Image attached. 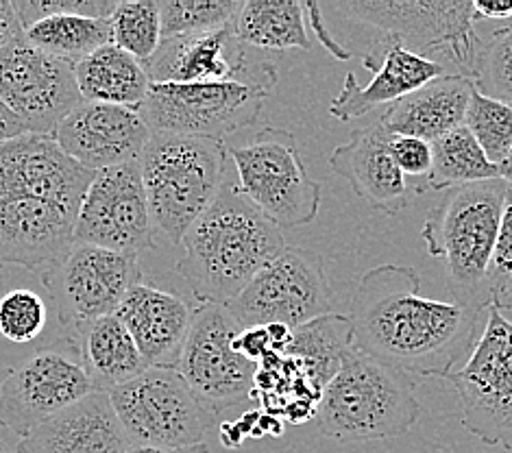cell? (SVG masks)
<instances>
[{
	"label": "cell",
	"mask_w": 512,
	"mask_h": 453,
	"mask_svg": "<svg viewBox=\"0 0 512 453\" xmlns=\"http://www.w3.org/2000/svg\"><path fill=\"white\" fill-rule=\"evenodd\" d=\"M489 305H495L497 310H510L512 312V281L510 284H506V286H502L499 288L497 292H493V297H491V303Z\"/></svg>",
	"instance_id": "obj_46"
},
{
	"label": "cell",
	"mask_w": 512,
	"mask_h": 453,
	"mask_svg": "<svg viewBox=\"0 0 512 453\" xmlns=\"http://www.w3.org/2000/svg\"><path fill=\"white\" fill-rule=\"evenodd\" d=\"M138 162L153 225L170 242L181 244L223 188L227 146L207 138L151 133Z\"/></svg>",
	"instance_id": "obj_5"
},
{
	"label": "cell",
	"mask_w": 512,
	"mask_h": 453,
	"mask_svg": "<svg viewBox=\"0 0 512 453\" xmlns=\"http://www.w3.org/2000/svg\"><path fill=\"white\" fill-rule=\"evenodd\" d=\"M0 379H3V375H0Z\"/></svg>",
	"instance_id": "obj_50"
},
{
	"label": "cell",
	"mask_w": 512,
	"mask_h": 453,
	"mask_svg": "<svg viewBox=\"0 0 512 453\" xmlns=\"http://www.w3.org/2000/svg\"><path fill=\"white\" fill-rule=\"evenodd\" d=\"M153 218L146 201L140 162L92 175L75 223V244L138 257L153 249Z\"/></svg>",
	"instance_id": "obj_16"
},
{
	"label": "cell",
	"mask_w": 512,
	"mask_h": 453,
	"mask_svg": "<svg viewBox=\"0 0 512 453\" xmlns=\"http://www.w3.org/2000/svg\"><path fill=\"white\" fill-rule=\"evenodd\" d=\"M499 168V179H504L508 186L512 188V149H510V153L506 155V159L502 164L497 166Z\"/></svg>",
	"instance_id": "obj_48"
},
{
	"label": "cell",
	"mask_w": 512,
	"mask_h": 453,
	"mask_svg": "<svg viewBox=\"0 0 512 453\" xmlns=\"http://www.w3.org/2000/svg\"><path fill=\"white\" fill-rule=\"evenodd\" d=\"M144 68L151 83L247 81L266 88L277 83L275 66L253 64L236 40L234 27L164 40Z\"/></svg>",
	"instance_id": "obj_18"
},
{
	"label": "cell",
	"mask_w": 512,
	"mask_h": 453,
	"mask_svg": "<svg viewBox=\"0 0 512 453\" xmlns=\"http://www.w3.org/2000/svg\"><path fill=\"white\" fill-rule=\"evenodd\" d=\"M504 179L449 188L425 218L421 238L445 262L449 281L489 305V273L508 192Z\"/></svg>",
	"instance_id": "obj_6"
},
{
	"label": "cell",
	"mask_w": 512,
	"mask_h": 453,
	"mask_svg": "<svg viewBox=\"0 0 512 453\" xmlns=\"http://www.w3.org/2000/svg\"><path fill=\"white\" fill-rule=\"evenodd\" d=\"M240 325L227 305L201 303L181 351L177 371L210 414H221L251 397L258 364L234 351Z\"/></svg>",
	"instance_id": "obj_14"
},
{
	"label": "cell",
	"mask_w": 512,
	"mask_h": 453,
	"mask_svg": "<svg viewBox=\"0 0 512 453\" xmlns=\"http://www.w3.org/2000/svg\"><path fill=\"white\" fill-rule=\"evenodd\" d=\"M127 453H210V447L205 443L203 445H194V447H177V449H168V447H140V445H131Z\"/></svg>",
	"instance_id": "obj_44"
},
{
	"label": "cell",
	"mask_w": 512,
	"mask_h": 453,
	"mask_svg": "<svg viewBox=\"0 0 512 453\" xmlns=\"http://www.w3.org/2000/svg\"><path fill=\"white\" fill-rule=\"evenodd\" d=\"M390 138L393 136L377 118L373 125L356 129L345 144L336 146L329 166L336 175L347 179L353 192L369 201L375 210L399 216L410 207L412 190L390 153Z\"/></svg>",
	"instance_id": "obj_21"
},
{
	"label": "cell",
	"mask_w": 512,
	"mask_h": 453,
	"mask_svg": "<svg viewBox=\"0 0 512 453\" xmlns=\"http://www.w3.org/2000/svg\"><path fill=\"white\" fill-rule=\"evenodd\" d=\"M107 395L131 445H203L214 423L177 369H146Z\"/></svg>",
	"instance_id": "obj_11"
},
{
	"label": "cell",
	"mask_w": 512,
	"mask_h": 453,
	"mask_svg": "<svg viewBox=\"0 0 512 453\" xmlns=\"http://www.w3.org/2000/svg\"><path fill=\"white\" fill-rule=\"evenodd\" d=\"M227 155L236 166L238 188L279 229L310 225L319 216L321 183L310 179L295 136L266 127Z\"/></svg>",
	"instance_id": "obj_7"
},
{
	"label": "cell",
	"mask_w": 512,
	"mask_h": 453,
	"mask_svg": "<svg viewBox=\"0 0 512 453\" xmlns=\"http://www.w3.org/2000/svg\"><path fill=\"white\" fill-rule=\"evenodd\" d=\"M465 127L495 166L506 159L512 149V107L480 94L473 88L467 107Z\"/></svg>",
	"instance_id": "obj_33"
},
{
	"label": "cell",
	"mask_w": 512,
	"mask_h": 453,
	"mask_svg": "<svg viewBox=\"0 0 512 453\" xmlns=\"http://www.w3.org/2000/svg\"><path fill=\"white\" fill-rule=\"evenodd\" d=\"M345 18L386 33L401 46L443 53L471 79L482 46L475 33L473 0H351L334 5Z\"/></svg>",
	"instance_id": "obj_9"
},
{
	"label": "cell",
	"mask_w": 512,
	"mask_h": 453,
	"mask_svg": "<svg viewBox=\"0 0 512 453\" xmlns=\"http://www.w3.org/2000/svg\"><path fill=\"white\" fill-rule=\"evenodd\" d=\"M234 351L253 364H260L268 353H273V342L266 327H245L234 338Z\"/></svg>",
	"instance_id": "obj_39"
},
{
	"label": "cell",
	"mask_w": 512,
	"mask_h": 453,
	"mask_svg": "<svg viewBox=\"0 0 512 453\" xmlns=\"http://www.w3.org/2000/svg\"><path fill=\"white\" fill-rule=\"evenodd\" d=\"M94 393L75 338L57 340L0 379V425L18 440Z\"/></svg>",
	"instance_id": "obj_12"
},
{
	"label": "cell",
	"mask_w": 512,
	"mask_h": 453,
	"mask_svg": "<svg viewBox=\"0 0 512 453\" xmlns=\"http://www.w3.org/2000/svg\"><path fill=\"white\" fill-rule=\"evenodd\" d=\"M238 0H160L162 42L234 27Z\"/></svg>",
	"instance_id": "obj_32"
},
{
	"label": "cell",
	"mask_w": 512,
	"mask_h": 453,
	"mask_svg": "<svg viewBox=\"0 0 512 453\" xmlns=\"http://www.w3.org/2000/svg\"><path fill=\"white\" fill-rule=\"evenodd\" d=\"M245 438H247V436L242 434L238 423H223V425H221V443H223L225 447L236 449V447H240V443H242V440H245Z\"/></svg>",
	"instance_id": "obj_45"
},
{
	"label": "cell",
	"mask_w": 512,
	"mask_h": 453,
	"mask_svg": "<svg viewBox=\"0 0 512 453\" xmlns=\"http://www.w3.org/2000/svg\"><path fill=\"white\" fill-rule=\"evenodd\" d=\"M471 81L480 94L512 107V22L482 42Z\"/></svg>",
	"instance_id": "obj_34"
},
{
	"label": "cell",
	"mask_w": 512,
	"mask_h": 453,
	"mask_svg": "<svg viewBox=\"0 0 512 453\" xmlns=\"http://www.w3.org/2000/svg\"><path fill=\"white\" fill-rule=\"evenodd\" d=\"M234 35L242 46L262 51L310 48L306 14L297 0H247L236 16Z\"/></svg>",
	"instance_id": "obj_27"
},
{
	"label": "cell",
	"mask_w": 512,
	"mask_h": 453,
	"mask_svg": "<svg viewBox=\"0 0 512 453\" xmlns=\"http://www.w3.org/2000/svg\"><path fill=\"white\" fill-rule=\"evenodd\" d=\"M0 101L29 133L53 136L59 122L83 99L75 66L18 38L0 51Z\"/></svg>",
	"instance_id": "obj_17"
},
{
	"label": "cell",
	"mask_w": 512,
	"mask_h": 453,
	"mask_svg": "<svg viewBox=\"0 0 512 453\" xmlns=\"http://www.w3.org/2000/svg\"><path fill=\"white\" fill-rule=\"evenodd\" d=\"M18 443H20V440H18L14 434H11V432H7L3 425H0V453L9 451V449H16Z\"/></svg>",
	"instance_id": "obj_47"
},
{
	"label": "cell",
	"mask_w": 512,
	"mask_h": 453,
	"mask_svg": "<svg viewBox=\"0 0 512 453\" xmlns=\"http://www.w3.org/2000/svg\"><path fill=\"white\" fill-rule=\"evenodd\" d=\"M491 179H499V168L486 157L465 125L432 142V170L425 190L445 192Z\"/></svg>",
	"instance_id": "obj_29"
},
{
	"label": "cell",
	"mask_w": 512,
	"mask_h": 453,
	"mask_svg": "<svg viewBox=\"0 0 512 453\" xmlns=\"http://www.w3.org/2000/svg\"><path fill=\"white\" fill-rule=\"evenodd\" d=\"M194 310L175 292L138 284L120 303L116 316L149 369H177Z\"/></svg>",
	"instance_id": "obj_22"
},
{
	"label": "cell",
	"mask_w": 512,
	"mask_h": 453,
	"mask_svg": "<svg viewBox=\"0 0 512 453\" xmlns=\"http://www.w3.org/2000/svg\"><path fill=\"white\" fill-rule=\"evenodd\" d=\"M24 40L55 59L79 64L99 48L112 44L109 20L83 16H48L24 31Z\"/></svg>",
	"instance_id": "obj_30"
},
{
	"label": "cell",
	"mask_w": 512,
	"mask_h": 453,
	"mask_svg": "<svg viewBox=\"0 0 512 453\" xmlns=\"http://www.w3.org/2000/svg\"><path fill=\"white\" fill-rule=\"evenodd\" d=\"M512 281V190L508 192V199L499 220L495 249L491 257V273H489V303L493 292Z\"/></svg>",
	"instance_id": "obj_37"
},
{
	"label": "cell",
	"mask_w": 512,
	"mask_h": 453,
	"mask_svg": "<svg viewBox=\"0 0 512 453\" xmlns=\"http://www.w3.org/2000/svg\"><path fill=\"white\" fill-rule=\"evenodd\" d=\"M510 453H512V451H510Z\"/></svg>",
	"instance_id": "obj_51"
},
{
	"label": "cell",
	"mask_w": 512,
	"mask_h": 453,
	"mask_svg": "<svg viewBox=\"0 0 512 453\" xmlns=\"http://www.w3.org/2000/svg\"><path fill=\"white\" fill-rule=\"evenodd\" d=\"M112 44L123 48L142 64L149 61L162 44L160 0H123L109 16Z\"/></svg>",
	"instance_id": "obj_31"
},
{
	"label": "cell",
	"mask_w": 512,
	"mask_h": 453,
	"mask_svg": "<svg viewBox=\"0 0 512 453\" xmlns=\"http://www.w3.org/2000/svg\"><path fill=\"white\" fill-rule=\"evenodd\" d=\"M303 5V14H306L310 27L314 29V33L319 35V42L323 44L325 51L336 57L338 61H349L353 57L351 51H347L345 46H340L336 40H332V35H329V31L325 29V22H323V16H321V7L316 3H301Z\"/></svg>",
	"instance_id": "obj_40"
},
{
	"label": "cell",
	"mask_w": 512,
	"mask_h": 453,
	"mask_svg": "<svg viewBox=\"0 0 512 453\" xmlns=\"http://www.w3.org/2000/svg\"><path fill=\"white\" fill-rule=\"evenodd\" d=\"M3 453H24V451H20V449L16 447V449H9V451H3Z\"/></svg>",
	"instance_id": "obj_49"
},
{
	"label": "cell",
	"mask_w": 512,
	"mask_h": 453,
	"mask_svg": "<svg viewBox=\"0 0 512 453\" xmlns=\"http://www.w3.org/2000/svg\"><path fill=\"white\" fill-rule=\"evenodd\" d=\"M92 175L51 136L24 133L0 146V266L44 275L62 262Z\"/></svg>",
	"instance_id": "obj_2"
},
{
	"label": "cell",
	"mask_w": 512,
	"mask_h": 453,
	"mask_svg": "<svg viewBox=\"0 0 512 453\" xmlns=\"http://www.w3.org/2000/svg\"><path fill=\"white\" fill-rule=\"evenodd\" d=\"M129 447L131 440L109 395L99 390L55 414L18 443L24 453H127Z\"/></svg>",
	"instance_id": "obj_23"
},
{
	"label": "cell",
	"mask_w": 512,
	"mask_h": 453,
	"mask_svg": "<svg viewBox=\"0 0 512 453\" xmlns=\"http://www.w3.org/2000/svg\"><path fill=\"white\" fill-rule=\"evenodd\" d=\"M489 305L421 295L412 266L382 264L364 273L351 297L353 347L399 371L445 377L475 345Z\"/></svg>",
	"instance_id": "obj_1"
},
{
	"label": "cell",
	"mask_w": 512,
	"mask_h": 453,
	"mask_svg": "<svg viewBox=\"0 0 512 453\" xmlns=\"http://www.w3.org/2000/svg\"><path fill=\"white\" fill-rule=\"evenodd\" d=\"M81 360L94 390L109 393L142 375L149 366L116 314L96 318L75 332Z\"/></svg>",
	"instance_id": "obj_25"
},
{
	"label": "cell",
	"mask_w": 512,
	"mask_h": 453,
	"mask_svg": "<svg viewBox=\"0 0 512 453\" xmlns=\"http://www.w3.org/2000/svg\"><path fill=\"white\" fill-rule=\"evenodd\" d=\"M362 66L373 72V79L367 85H360L358 77L347 72L343 90L329 105V114L340 122L367 116L380 105H393L443 77V66L438 61L393 40H386L364 55Z\"/></svg>",
	"instance_id": "obj_20"
},
{
	"label": "cell",
	"mask_w": 512,
	"mask_h": 453,
	"mask_svg": "<svg viewBox=\"0 0 512 453\" xmlns=\"http://www.w3.org/2000/svg\"><path fill=\"white\" fill-rule=\"evenodd\" d=\"M75 79L85 103L140 109L151 79L142 61L116 44H107L75 64Z\"/></svg>",
	"instance_id": "obj_26"
},
{
	"label": "cell",
	"mask_w": 512,
	"mask_h": 453,
	"mask_svg": "<svg viewBox=\"0 0 512 453\" xmlns=\"http://www.w3.org/2000/svg\"><path fill=\"white\" fill-rule=\"evenodd\" d=\"M22 29L27 31L48 16H83L96 20H109L118 0H14Z\"/></svg>",
	"instance_id": "obj_36"
},
{
	"label": "cell",
	"mask_w": 512,
	"mask_h": 453,
	"mask_svg": "<svg viewBox=\"0 0 512 453\" xmlns=\"http://www.w3.org/2000/svg\"><path fill=\"white\" fill-rule=\"evenodd\" d=\"M59 321L77 329L118 312L133 286L142 284L138 257L75 244L62 262L42 275Z\"/></svg>",
	"instance_id": "obj_15"
},
{
	"label": "cell",
	"mask_w": 512,
	"mask_h": 453,
	"mask_svg": "<svg viewBox=\"0 0 512 453\" xmlns=\"http://www.w3.org/2000/svg\"><path fill=\"white\" fill-rule=\"evenodd\" d=\"M473 81L462 75H443L421 90L388 105L380 116L390 136H408L436 142L465 125Z\"/></svg>",
	"instance_id": "obj_24"
},
{
	"label": "cell",
	"mask_w": 512,
	"mask_h": 453,
	"mask_svg": "<svg viewBox=\"0 0 512 453\" xmlns=\"http://www.w3.org/2000/svg\"><path fill=\"white\" fill-rule=\"evenodd\" d=\"M24 29L14 0H0V51L22 38Z\"/></svg>",
	"instance_id": "obj_41"
},
{
	"label": "cell",
	"mask_w": 512,
	"mask_h": 453,
	"mask_svg": "<svg viewBox=\"0 0 512 453\" xmlns=\"http://www.w3.org/2000/svg\"><path fill=\"white\" fill-rule=\"evenodd\" d=\"M332 303L323 257L312 249L286 247L227 303V310L242 329L273 323L297 329L332 312Z\"/></svg>",
	"instance_id": "obj_13"
},
{
	"label": "cell",
	"mask_w": 512,
	"mask_h": 453,
	"mask_svg": "<svg viewBox=\"0 0 512 453\" xmlns=\"http://www.w3.org/2000/svg\"><path fill=\"white\" fill-rule=\"evenodd\" d=\"M353 349L351 318L329 312L292 329V338L282 355L297 358L306 369L312 386L323 395L325 386L338 373L345 355Z\"/></svg>",
	"instance_id": "obj_28"
},
{
	"label": "cell",
	"mask_w": 512,
	"mask_h": 453,
	"mask_svg": "<svg viewBox=\"0 0 512 453\" xmlns=\"http://www.w3.org/2000/svg\"><path fill=\"white\" fill-rule=\"evenodd\" d=\"M475 20H510L512 0H473Z\"/></svg>",
	"instance_id": "obj_42"
},
{
	"label": "cell",
	"mask_w": 512,
	"mask_h": 453,
	"mask_svg": "<svg viewBox=\"0 0 512 453\" xmlns=\"http://www.w3.org/2000/svg\"><path fill=\"white\" fill-rule=\"evenodd\" d=\"M390 153L395 157V164L404 175L410 177H428L432 170V144L408 138V136H393L390 138Z\"/></svg>",
	"instance_id": "obj_38"
},
{
	"label": "cell",
	"mask_w": 512,
	"mask_h": 453,
	"mask_svg": "<svg viewBox=\"0 0 512 453\" xmlns=\"http://www.w3.org/2000/svg\"><path fill=\"white\" fill-rule=\"evenodd\" d=\"M24 133H29L27 127L22 125V122L9 112V107L0 101V146L9 140H16Z\"/></svg>",
	"instance_id": "obj_43"
},
{
	"label": "cell",
	"mask_w": 512,
	"mask_h": 453,
	"mask_svg": "<svg viewBox=\"0 0 512 453\" xmlns=\"http://www.w3.org/2000/svg\"><path fill=\"white\" fill-rule=\"evenodd\" d=\"M177 273L201 303L227 305L245 290L288 244L245 194L238 181L225 179L214 203L184 236Z\"/></svg>",
	"instance_id": "obj_3"
},
{
	"label": "cell",
	"mask_w": 512,
	"mask_h": 453,
	"mask_svg": "<svg viewBox=\"0 0 512 453\" xmlns=\"http://www.w3.org/2000/svg\"><path fill=\"white\" fill-rule=\"evenodd\" d=\"M408 373L353 347L316 408L321 432L338 443H369L408 434L421 416Z\"/></svg>",
	"instance_id": "obj_4"
},
{
	"label": "cell",
	"mask_w": 512,
	"mask_h": 453,
	"mask_svg": "<svg viewBox=\"0 0 512 453\" xmlns=\"http://www.w3.org/2000/svg\"><path fill=\"white\" fill-rule=\"evenodd\" d=\"M55 144L90 173L138 162L151 131L138 109L81 103L53 131Z\"/></svg>",
	"instance_id": "obj_19"
},
{
	"label": "cell",
	"mask_w": 512,
	"mask_h": 453,
	"mask_svg": "<svg viewBox=\"0 0 512 453\" xmlns=\"http://www.w3.org/2000/svg\"><path fill=\"white\" fill-rule=\"evenodd\" d=\"M48 325V305L35 290L14 288L0 297V336L16 345L38 340Z\"/></svg>",
	"instance_id": "obj_35"
},
{
	"label": "cell",
	"mask_w": 512,
	"mask_h": 453,
	"mask_svg": "<svg viewBox=\"0 0 512 453\" xmlns=\"http://www.w3.org/2000/svg\"><path fill=\"white\" fill-rule=\"evenodd\" d=\"M271 88L247 81L151 83L140 116L151 133L223 142L260 118Z\"/></svg>",
	"instance_id": "obj_8"
},
{
	"label": "cell",
	"mask_w": 512,
	"mask_h": 453,
	"mask_svg": "<svg viewBox=\"0 0 512 453\" xmlns=\"http://www.w3.org/2000/svg\"><path fill=\"white\" fill-rule=\"evenodd\" d=\"M443 379L456 390L462 425L484 445L512 451V321L489 305L469 360Z\"/></svg>",
	"instance_id": "obj_10"
}]
</instances>
